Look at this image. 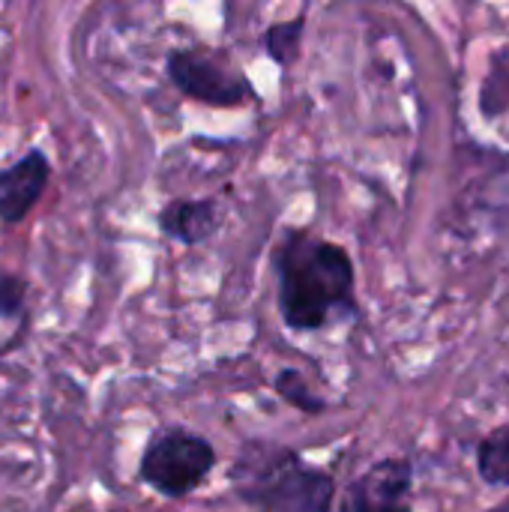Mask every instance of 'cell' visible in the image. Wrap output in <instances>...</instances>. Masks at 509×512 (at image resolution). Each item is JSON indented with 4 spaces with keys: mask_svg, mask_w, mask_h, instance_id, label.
<instances>
[{
    "mask_svg": "<svg viewBox=\"0 0 509 512\" xmlns=\"http://www.w3.org/2000/svg\"><path fill=\"white\" fill-rule=\"evenodd\" d=\"M219 204L213 198H177L159 210V231L183 246H198L219 231Z\"/></svg>",
    "mask_w": 509,
    "mask_h": 512,
    "instance_id": "obj_7",
    "label": "cell"
},
{
    "mask_svg": "<svg viewBox=\"0 0 509 512\" xmlns=\"http://www.w3.org/2000/svg\"><path fill=\"white\" fill-rule=\"evenodd\" d=\"M231 489L258 512H333L336 501L327 471L276 444H246L231 468Z\"/></svg>",
    "mask_w": 509,
    "mask_h": 512,
    "instance_id": "obj_2",
    "label": "cell"
},
{
    "mask_svg": "<svg viewBox=\"0 0 509 512\" xmlns=\"http://www.w3.org/2000/svg\"><path fill=\"white\" fill-rule=\"evenodd\" d=\"M300 39H303V18H291V21L270 24L267 33L261 36V45L270 54V60H276L279 66H291L300 54Z\"/></svg>",
    "mask_w": 509,
    "mask_h": 512,
    "instance_id": "obj_9",
    "label": "cell"
},
{
    "mask_svg": "<svg viewBox=\"0 0 509 512\" xmlns=\"http://www.w3.org/2000/svg\"><path fill=\"white\" fill-rule=\"evenodd\" d=\"M216 468V450L207 438L186 429H165L147 444L138 477L162 498L180 501L192 495Z\"/></svg>",
    "mask_w": 509,
    "mask_h": 512,
    "instance_id": "obj_3",
    "label": "cell"
},
{
    "mask_svg": "<svg viewBox=\"0 0 509 512\" xmlns=\"http://www.w3.org/2000/svg\"><path fill=\"white\" fill-rule=\"evenodd\" d=\"M411 486L414 468L408 459H381L351 483L342 512H414L408 507Z\"/></svg>",
    "mask_w": 509,
    "mask_h": 512,
    "instance_id": "obj_5",
    "label": "cell"
},
{
    "mask_svg": "<svg viewBox=\"0 0 509 512\" xmlns=\"http://www.w3.org/2000/svg\"><path fill=\"white\" fill-rule=\"evenodd\" d=\"M27 303V282L15 273H0V318L12 321L24 312Z\"/></svg>",
    "mask_w": 509,
    "mask_h": 512,
    "instance_id": "obj_11",
    "label": "cell"
},
{
    "mask_svg": "<svg viewBox=\"0 0 509 512\" xmlns=\"http://www.w3.org/2000/svg\"><path fill=\"white\" fill-rule=\"evenodd\" d=\"M51 180V162L42 150H27L18 162L0 168V222L18 225L36 207Z\"/></svg>",
    "mask_w": 509,
    "mask_h": 512,
    "instance_id": "obj_6",
    "label": "cell"
},
{
    "mask_svg": "<svg viewBox=\"0 0 509 512\" xmlns=\"http://www.w3.org/2000/svg\"><path fill=\"white\" fill-rule=\"evenodd\" d=\"M279 312L288 330L312 333L336 315L357 318V276L351 255L318 234L288 231L276 249Z\"/></svg>",
    "mask_w": 509,
    "mask_h": 512,
    "instance_id": "obj_1",
    "label": "cell"
},
{
    "mask_svg": "<svg viewBox=\"0 0 509 512\" xmlns=\"http://www.w3.org/2000/svg\"><path fill=\"white\" fill-rule=\"evenodd\" d=\"M486 512H509V498L507 501H501L498 507H492V510H486Z\"/></svg>",
    "mask_w": 509,
    "mask_h": 512,
    "instance_id": "obj_12",
    "label": "cell"
},
{
    "mask_svg": "<svg viewBox=\"0 0 509 512\" xmlns=\"http://www.w3.org/2000/svg\"><path fill=\"white\" fill-rule=\"evenodd\" d=\"M171 84L198 102L216 105V108H234L255 99V87L246 75H237L216 57L192 48H177L165 60Z\"/></svg>",
    "mask_w": 509,
    "mask_h": 512,
    "instance_id": "obj_4",
    "label": "cell"
},
{
    "mask_svg": "<svg viewBox=\"0 0 509 512\" xmlns=\"http://www.w3.org/2000/svg\"><path fill=\"white\" fill-rule=\"evenodd\" d=\"M273 390H276L279 399H285L291 408H300V411H306V414H321V411L327 408V402L318 399V396L309 390V384L303 381V375H300L297 369H282V372L276 375V381H273Z\"/></svg>",
    "mask_w": 509,
    "mask_h": 512,
    "instance_id": "obj_10",
    "label": "cell"
},
{
    "mask_svg": "<svg viewBox=\"0 0 509 512\" xmlns=\"http://www.w3.org/2000/svg\"><path fill=\"white\" fill-rule=\"evenodd\" d=\"M477 474L486 486H509V420L492 429L477 447Z\"/></svg>",
    "mask_w": 509,
    "mask_h": 512,
    "instance_id": "obj_8",
    "label": "cell"
}]
</instances>
